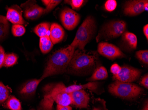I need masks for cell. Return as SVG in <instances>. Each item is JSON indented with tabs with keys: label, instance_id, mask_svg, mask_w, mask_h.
<instances>
[{
	"label": "cell",
	"instance_id": "cell-20",
	"mask_svg": "<svg viewBox=\"0 0 148 110\" xmlns=\"http://www.w3.org/2000/svg\"><path fill=\"white\" fill-rule=\"evenodd\" d=\"M9 24L6 16L0 15V40L4 39L9 34Z\"/></svg>",
	"mask_w": 148,
	"mask_h": 110
},
{
	"label": "cell",
	"instance_id": "cell-25",
	"mask_svg": "<svg viewBox=\"0 0 148 110\" xmlns=\"http://www.w3.org/2000/svg\"><path fill=\"white\" fill-rule=\"evenodd\" d=\"M26 30L24 26L20 24H13L12 27V32L15 37H21L25 33Z\"/></svg>",
	"mask_w": 148,
	"mask_h": 110
},
{
	"label": "cell",
	"instance_id": "cell-1",
	"mask_svg": "<svg viewBox=\"0 0 148 110\" xmlns=\"http://www.w3.org/2000/svg\"><path fill=\"white\" fill-rule=\"evenodd\" d=\"M75 49V48L70 45L53 53L47 63L40 79L43 80L46 78L66 73V69Z\"/></svg>",
	"mask_w": 148,
	"mask_h": 110
},
{
	"label": "cell",
	"instance_id": "cell-8",
	"mask_svg": "<svg viewBox=\"0 0 148 110\" xmlns=\"http://www.w3.org/2000/svg\"><path fill=\"white\" fill-rule=\"evenodd\" d=\"M60 17L64 27L69 30L75 28L80 19L77 12L69 8H65L61 11Z\"/></svg>",
	"mask_w": 148,
	"mask_h": 110
},
{
	"label": "cell",
	"instance_id": "cell-4",
	"mask_svg": "<svg viewBox=\"0 0 148 110\" xmlns=\"http://www.w3.org/2000/svg\"><path fill=\"white\" fill-rule=\"evenodd\" d=\"M96 29L95 20L91 16H88L76 32L75 38L71 45L76 49L84 50L86 45L92 39Z\"/></svg>",
	"mask_w": 148,
	"mask_h": 110
},
{
	"label": "cell",
	"instance_id": "cell-36",
	"mask_svg": "<svg viewBox=\"0 0 148 110\" xmlns=\"http://www.w3.org/2000/svg\"><path fill=\"white\" fill-rule=\"evenodd\" d=\"M142 110H148V102L146 101V102L145 103L144 105L143 106Z\"/></svg>",
	"mask_w": 148,
	"mask_h": 110
},
{
	"label": "cell",
	"instance_id": "cell-38",
	"mask_svg": "<svg viewBox=\"0 0 148 110\" xmlns=\"http://www.w3.org/2000/svg\"></svg>",
	"mask_w": 148,
	"mask_h": 110
},
{
	"label": "cell",
	"instance_id": "cell-3",
	"mask_svg": "<svg viewBox=\"0 0 148 110\" xmlns=\"http://www.w3.org/2000/svg\"><path fill=\"white\" fill-rule=\"evenodd\" d=\"M66 87L62 82L46 86L44 89V98L40 103L38 110H54V102L62 106L71 105L70 94L65 91Z\"/></svg>",
	"mask_w": 148,
	"mask_h": 110
},
{
	"label": "cell",
	"instance_id": "cell-24",
	"mask_svg": "<svg viewBox=\"0 0 148 110\" xmlns=\"http://www.w3.org/2000/svg\"><path fill=\"white\" fill-rule=\"evenodd\" d=\"M10 96V92L8 88L1 82H0V104L5 101Z\"/></svg>",
	"mask_w": 148,
	"mask_h": 110
},
{
	"label": "cell",
	"instance_id": "cell-11",
	"mask_svg": "<svg viewBox=\"0 0 148 110\" xmlns=\"http://www.w3.org/2000/svg\"><path fill=\"white\" fill-rule=\"evenodd\" d=\"M148 1L135 0L126 2L124 7L125 15L128 16H136L144 11V5Z\"/></svg>",
	"mask_w": 148,
	"mask_h": 110
},
{
	"label": "cell",
	"instance_id": "cell-14",
	"mask_svg": "<svg viewBox=\"0 0 148 110\" xmlns=\"http://www.w3.org/2000/svg\"><path fill=\"white\" fill-rule=\"evenodd\" d=\"M64 31L60 25L53 23L50 26L49 30L50 38L53 45L62 41L64 37Z\"/></svg>",
	"mask_w": 148,
	"mask_h": 110
},
{
	"label": "cell",
	"instance_id": "cell-28",
	"mask_svg": "<svg viewBox=\"0 0 148 110\" xmlns=\"http://www.w3.org/2000/svg\"><path fill=\"white\" fill-rule=\"evenodd\" d=\"M61 1H57V0H50L49 4L47 5L46 6V8L45 9L44 14L52 10L53 9H54L56 6L58 5L60 2Z\"/></svg>",
	"mask_w": 148,
	"mask_h": 110
},
{
	"label": "cell",
	"instance_id": "cell-13",
	"mask_svg": "<svg viewBox=\"0 0 148 110\" xmlns=\"http://www.w3.org/2000/svg\"><path fill=\"white\" fill-rule=\"evenodd\" d=\"M7 19L13 24L27 26L28 23L25 21L22 16V11L20 7L16 5L12 6L7 9Z\"/></svg>",
	"mask_w": 148,
	"mask_h": 110
},
{
	"label": "cell",
	"instance_id": "cell-32",
	"mask_svg": "<svg viewBox=\"0 0 148 110\" xmlns=\"http://www.w3.org/2000/svg\"><path fill=\"white\" fill-rule=\"evenodd\" d=\"M5 56V50L3 47L0 45V68H1L4 65Z\"/></svg>",
	"mask_w": 148,
	"mask_h": 110
},
{
	"label": "cell",
	"instance_id": "cell-26",
	"mask_svg": "<svg viewBox=\"0 0 148 110\" xmlns=\"http://www.w3.org/2000/svg\"><path fill=\"white\" fill-rule=\"evenodd\" d=\"M136 56L137 58L145 65L148 64V50H140L136 52Z\"/></svg>",
	"mask_w": 148,
	"mask_h": 110
},
{
	"label": "cell",
	"instance_id": "cell-16",
	"mask_svg": "<svg viewBox=\"0 0 148 110\" xmlns=\"http://www.w3.org/2000/svg\"><path fill=\"white\" fill-rule=\"evenodd\" d=\"M99 86V83L98 82H90L84 85H73L68 87H66L65 88V91L67 93L70 94L77 91L88 89L91 91L96 92V91L98 90Z\"/></svg>",
	"mask_w": 148,
	"mask_h": 110
},
{
	"label": "cell",
	"instance_id": "cell-19",
	"mask_svg": "<svg viewBox=\"0 0 148 110\" xmlns=\"http://www.w3.org/2000/svg\"><path fill=\"white\" fill-rule=\"evenodd\" d=\"M53 44L49 35L40 38V49L43 53H49L53 48Z\"/></svg>",
	"mask_w": 148,
	"mask_h": 110
},
{
	"label": "cell",
	"instance_id": "cell-35",
	"mask_svg": "<svg viewBox=\"0 0 148 110\" xmlns=\"http://www.w3.org/2000/svg\"><path fill=\"white\" fill-rule=\"evenodd\" d=\"M143 32L145 36L146 37L147 40L148 39V25L146 24L144 26Z\"/></svg>",
	"mask_w": 148,
	"mask_h": 110
},
{
	"label": "cell",
	"instance_id": "cell-33",
	"mask_svg": "<svg viewBox=\"0 0 148 110\" xmlns=\"http://www.w3.org/2000/svg\"><path fill=\"white\" fill-rule=\"evenodd\" d=\"M140 83L142 86H143L145 88L148 89V74L145 75L140 80Z\"/></svg>",
	"mask_w": 148,
	"mask_h": 110
},
{
	"label": "cell",
	"instance_id": "cell-29",
	"mask_svg": "<svg viewBox=\"0 0 148 110\" xmlns=\"http://www.w3.org/2000/svg\"><path fill=\"white\" fill-rule=\"evenodd\" d=\"M117 3L115 0H108L105 4V8L107 11H111L114 10L117 7Z\"/></svg>",
	"mask_w": 148,
	"mask_h": 110
},
{
	"label": "cell",
	"instance_id": "cell-5",
	"mask_svg": "<svg viewBox=\"0 0 148 110\" xmlns=\"http://www.w3.org/2000/svg\"><path fill=\"white\" fill-rule=\"evenodd\" d=\"M109 92L113 96L126 100L138 97L143 93V88L131 82L115 81L108 86Z\"/></svg>",
	"mask_w": 148,
	"mask_h": 110
},
{
	"label": "cell",
	"instance_id": "cell-37",
	"mask_svg": "<svg viewBox=\"0 0 148 110\" xmlns=\"http://www.w3.org/2000/svg\"><path fill=\"white\" fill-rule=\"evenodd\" d=\"M144 10L148 11V1H147L144 5Z\"/></svg>",
	"mask_w": 148,
	"mask_h": 110
},
{
	"label": "cell",
	"instance_id": "cell-2",
	"mask_svg": "<svg viewBox=\"0 0 148 110\" xmlns=\"http://www.w3.org/2000/svg\"><path fill=\"white\" fill-rule=\"evenodd\" d=\"M96 61V54L77 49L73 53L66 73L76 76L90 75L95 69Z\"/></svg>",
	"mask_w": 148,
	"mask_h": 110
},
{
	"label": "cell",
	"instance_id": "cell-21",
	"mask_svg": "<svg viewBox=\"0 0 148 110\" xmlns=\"http://www.w3.org/2000/svg\"><path fill=\"white\" fill-rule=\"evenodd\" d=\"M50 26V24L49 23L45 22L41 23L35 27L34 31L40 38L44 37L49 35L48 33L49 32Z\"/></svg>",
	"mask_w": 148,
	"mask_h": 110
},
{
	"label": "cell",
	"instance_id": "cell-27",
	"mask_svg": "<svg viewBox=\"0 0 148 110\" xmlns=\"http://www.w3.org/2000/svg\"><path fill=\"white\" fill-rule=\"evenodd\" d=\"M91 110H108L106 107V102L102 99H96Z\"/></svg>",
	"mask_w": 148,
	"mask_h": 110
},
{
	"label": "cell",
	"instance_id": "cell-6",
	"mask_svg": "<svg viewBox=\"0 0 148 110\" xmlns=\"http://www.w3.org/2000/svg\"><path fill=\"white\" fill-rule=\"evenodd\" d=\"M126 23L123 20H114L106 24L99 33L97 38H115L122 35L126 30Z\"/></svg>",
	"mask_w": 148,
	"mask_h": 110
},
{
	"label": "cell",
	"instance_id": "cell-18",
	"mask_svg": "<svg viewBox=\"0 0 148 110\" xmlns=\"http://www.w3.org/2000/svg\"><path fill=\"white\" fill-rule=\"evenodd\" d=\"M108 76V74L106 68L103 66H100L95 68L91 76L87 79L90 82H95L99 80H104Z\"/></svg>",
	"mask_w": 148,
	"mask_h": 110
},
{
	"label": "cell",
	"instance_id": "cell-17",
	"mask_svg": "<svg viewBox=\"0 0 148 110\" xmlns=\"http://www.w3.org/2000/svg\"><path fill=\"white\" fill-rule=\"evenodd\" d=\"M122 40L123 44L127 49L132 50L136 49L138 39L134 34L129 32H125L122 34Z\"/></svg>",
	"mask_w": 148,
	"mask_h": 110
},
{
	"label": "cell",
	"instance_id": "cell-34",
	"mask_svg": "<svg viewBox=\"0 0 148 110\" xmlns=\"http://www.w3.org/2000/svg\"><path fill=\"white\" fill-rule=\"evenodd\" d=\"M56 109L57 110H72V108L70 105L62 106L57 105Z\"/></svg>",
	"mask_w": 148,
	"mask_h": 110
},
{
	"label": "cell",
	"instance_id": "cell-31",
	"mask_svg": "<svg viewBox=\"0 0 148 110\" xmlns=\"http://www.w3.org/2000/svg\"><path fill=\"white\" fill-rule=\"evenodd\" d=\"M121 69V67L119 64L117 63H114L110 67V72L113 74V75H116L119 73Z\"/></svg>",
	"mask_w": 148,
	"mask_h": 110
},
{
	"label": "cell",
	"instance_id": "cell-7",
	"mask_svg": "<svg viewBox=\"0 0 148 110\" xmlns=\"http://www.w3.org/2000/svg\"><path fill=\"white\" fill-rule=\"evenodd\" d=\"M141 71L136 68L127 65L121 67L120 71L116 75H113V79L124 82H133L139 78Z\"/></svg>",
	"mask_w": 148,
	"mask_h": 110
},
{
	"label": "cell",
	"instance_id": "cell-10",
	"mask_svg": "<svg viewBox=\"0 0 148 110\" xmlns=\"http://www.w3.org/2000/svg\"><path fill=\"white\" fill-rule=\"evenodd\" d=\"M24 16L26 19L29 20H36L44 14L45 9L38 5L35 1H29L22 4Z\"/></svg>",
	"mask_w": 148,
	"mask_h": 110
},
{
	"label": "cell",
	"instance_id": "cell-12",
	"mask_svg": "<svg viewBox=\"0 0 148 110\" xmlns=\"http://www.w3.org/2000/svg\"><path fill=\"white\" fill-rule=\"evenodd\" d=\"M71 105L79 108H87L89 104L90 97L84 90H80L70 93Z\"/></svg>",
	"mask_w": 148,
	"mask_h": 110
},
{
	"label": "cell",
	"instance_id": "cell-23",
	"mask_svg": "<svg viewBox=\"0 0 148 110\" xmlns=\"http://www.w3.org/2000/svg\"><path fill=\"white\" fill-rule=\"evenodd\" d=\"M17 56L15 54L10 53L5 54L4 65L5 67H10L13 66L17 62Z\"/></svg>",
	"mask_w": 148,
	"mask_h": 110
},
{
	"label": "cell",
	"instance_id": "cell-15",
	"mask_svg": "<svg viewBox=\"0 0 148 110\" xmlns=\"http://www.w3.org/2000/svg\"><path fill=\"white\" fill-rule=\"evenodd\" d=\"M41 81L42 80L40 78L32 79L28 81L20 89V93L27 97L32 96L35 93L37 87Z\"/></svg>",
	"mask_w": 148,
	"mask_h": 110
},
{
	"label": "cell",
	"instance_id": "cell-9",
	"mask_svg": "<svg viewBox=\"0 0 148 110\" xmlns=\"http://www.w3.org/2000/svg\"><path fill=\"white\" fill-rule=\"evenodd\" d=\"M99 53L110 59L125 57V55L118 47L112 44L102 42L98 45Z\"/></svg>",
	"mask_w": 148,
	"mask_h": 110
},
{
	"label": "cell",
	"instance_id": "cell-30",
	"mask_svg": "<svg viewBox=\"0 0 148 110\" xmlns=\"http://www.w3.org/2000/svg\"><path fill=\"white\" fill-rule=\"evenodd\" d=\"M72 7L73 9H78L80 8L84 3L83 0H71V1H65Z\"/></svg>",
	"mask_w": 148,
	"mask_h": 110
},
{
	"label": "cell",
	"instance_id": "cell-22",
	"mask_svg": "<svg viewBox=\"0 0 148 110\" xmlns=\"http://www.w3.org/2000/svg\"><path fill=\"white\" fill-rule=\"evenodd\" d=\"M6 106L11 110H21V105L19 100L14 96H10L6 102Z\"/></svg>",
	"mask_w": 148,
	"mask_h": 110
}]
</instances>
